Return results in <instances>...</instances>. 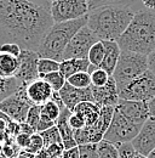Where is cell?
I'll return each instance as SVG.
<instances>
[{
  "label": "cell",
  "instance_id": "cell-39",
  "mask_svg": "<svg viewBox=\"0 0 155 158\" xmlns=\"http://www.w3.org/2000/svg\"><path fill=\"white\" fill-rule=\"evenodd\" d=\"M55 125H56V122H54L50 118H47V117L41 114L40 120L38 123V127H37V133H42V131H45V130H47V129H50V128H52Z\"/></svg>",
  "mask_w": 155,
  "mask_h": 158
},
{
  "label": "cell",
  "instance_id": "cell-19",
  "mask_svg": "<svg viewBox=\"0 0 155 158\" xmlns=\"http://www.w3.org/2000/svg\"><path fill=\"white\" fill-rule=\"evenodd\" d=\"M91 63L87 59H69L63 60L59 63V72L68 79L70 76L79 72H89Z\"/></svg>",
  "mask_w": 155,
  "mask_h": 158
},
{
  "label": "cell",
  "instance_id": "cell-3",
  "mask_svg": "<svg viewBox=\"0 0 155 158\" xmlns=\"http://www.w3.org/2000/svg\"><path fill=\"white\" fill-rule=\"evenodd\" d=\"M116 43L124 51L148 56L155 49V10L144 7L137 11Z\"/></svg>",
  "mask_w": 155,
  "mask_h": 158
},
{
  "label": "cell",
  "instance_id": "cell-2",
  "mask_svg": "<svg viewBox=\"0 0 155 158\" xmlns=\"http://www.w3.org/2000/svg\"><path fill=\"white\" fill-rule=\"evenodd\" d=\"M129 6H105L87 14V26L99 40L117 41L129 27L135 14Z\"/></svg>",
  "mask_w": 155,
  "mask_h": 158
},
{
  "label": "cell",
  "instance_id": "cell-47",
  "mask_svg": "<svg viewBox=\"0 0 155 158\" xmlns=\"http://www.w3.org/2000/svg\"><path fill=\"white\" fill-rule=\"evenodd\" d=\"M148 108H149L150 117H154L155 118V96L152 100L148 101Z\"/></svg>",
  "mask_w": 155,
  "mask_h": 158
},
{
  "label": "cell",
  "instance_id": "cell-42",
  "mask_svg": "<svg viewBox=\"0 0 155 158\" xmlns=\"http://www.w3.org/2000/svg\"><path fill=\"white\" fill-rule=\"evenodd\" d=\"M62 158H80L79 147L77 146V147H73V148H69V150H64Z\"/></svg>",
  "mask_w": 155,
  "mask_h": 158
},
{
  "label": "cell",
  "instance_id": "cell-13",
  "mask_svg": "<svg viewBox=\"0 0 155 158\" xmlns=\"http://www.w3.org/2000/svg\"><path fill=\"white\" fill-rule=\"evenodd\" d=\"M132 146L136 148V151L148 157L149 153L155 148V118L150 117L147 122L142 124V128L139 133L137 134L132 141Z\"/></svg>",
  "mask_w": 155,
  "mask_h": 158
},
{
  "label": "cell",
  "instance_id": "cell-36",
  "mask_svg": "<svg viewBox=\"0 0 155 158\" xmlns=\"http://www.w3.org/2000/svg\"><path fill=\"white\" fill-rule=\"evenodd\" d=\"M0 52L18 57L22 52V48L14 43H5V44H0Z\"/></svg>",
  "mask_w": 155,
  "mask_h": 158
},
{
  "label": "cell",
  "instance_id": "cell-38",
  "mask_svg": "<svg viewBox=\"0 0 155 158\" xmlns=\"http://www.w3.org/2000/svg\"><path fill=\"white\" fill-rule=\"evenodd\" d=\"M69 125L72 127L73 130H79V129L86 128V122H85V119L82 118L81 116L72 112V114L69 117Z\"/></svg>",
  "mask_w": 155,
  "mask_h": 158
},
{
  "label": "cell",
  "instance_id": "cell-52",
  "mask_svg": "<svg viewBox=\"0 0 155 158\" xmlns=\"http://www.w3.org/2000/svg\"><path fill=\"white\" fill-rule=\"evenodd\" d=\"M50 1H51V4H52V2H55V1H57V0H50Z\"/></svg>",
  "mask_w": 155,
  "mask_h": 158
},
{
  "label": "cell",
  "instance_id": "cell-54",
  "mask_svg": "<svg viewBox=\"0 0 155 158\" xmlns=\"http://www.w3.org/2000/svg\"><path fill=\"white\" fill-rule=\"evenodd\" d=\"M1 156H2V155H0V157H1Z\"/></svg>",
  "mask_w": 155,
  "mask_h": 158
},
{
  "label": "cell",
  "instance_id": "cell-11",
  "mask_svg": "<svg viewBox=\"0 0 155 158\" xmlns=\"http://www.w3.org/2000/svg\"><path fill=\"white\" fill-rule=\"evenodd\" d=\"M39 59L40 57H39L37 51L22 49V52L18 56L19 67L18 71H17V74H16V78L18 79L23 85H27L30 81L39 78Z\"/></svg>",
  "mask_w": 155,
  "mask_h": 158
},
{
  "label": "cell",
  "instance_id": "cell-50",
  "mask_svg": "<svg viewBox=\"0 0 155 158\" xmlns=\"http://www.w3.org/2000/svg\"><path fill=\"white\" fill-rule=\"evenodd\" d=\"M148 158H155V148L149 153V156H148Z\"/></svg>",
  "mask_w": 155,
  "mask_h": 158
},
{
  "label": "cell",
  "instance_id": "cell-29",
  "mask_svg": "<svg viewBox=\"0 0 155 158\" xmlns=\"http://www.w3.org/2000/svg\"><path fill=\"white\" fill-rule=\"evenodd\" d=\"M61 111H62V108L54 100H50V101H47L46 103H44L41 106V114L50 118L54 122H57L58 117L61 114Z\"/></svg>",
  "mask_w": 155,
  "mask_h": 158
},
{
  "label": "cell",
  "instance_id": "cell-49",
  "mask_svg": "<svg viewBox=\"0 0 155 158\" xmlns=\"http://www.w3.org/2000/svg\"><path fill=\"white\" fill-rule=\"evenodd\" d=\"M17 158H35V155H33V153H30V152H27L26 150H22V151L19 152V155Z\"/></svg>",
  "mask_w": 155,
  "mask_h": 158
},
{
  "label": "cell",
  "instance_id": "cell-32",
  "mask_svg": "<svg viewBox=\"0 0 155 158\" xmlns=\"http://www.w3.org/2000/svg\"><path fill=\"white\" fill-rule=\"evenodd\" d=\"M22 150L19 148L15 141V138H10L2 143V156L6 158H17Z\"/></svg>",
  "mask_w": 155,
  "mask_h": 158
},
{
  "label": "cell",
  "instance_id": "cell-37",
  "mask_svg": "<svg viewBox=\"0 0 155 158\" xmlns=\"http://www.w3.org/2000/svg\"><path fill=\"white\" fill-rule=\"evenodd\" d=\"M74 140H75V142H77L78 146L90 143V134H89L87 128L79 129V130H74Z\"/></svg>",
  "mask_w": 155,
  "mask_h": 158
},
{
  "label": "cell",
  "instance_id": "cell-43",
  "mask_svg": "<svg viewBox=\"0 0 155 158\" xmlns=\"http://www.w3.org/2000/svg\"><path fill=\"white\" fill-rule=\"evenodd\" d=\"M19 129H21V133H23V134H28V135H33L34 133H37L28 123H26V122H23V123H19Z\"/></svg>",
  "mask_w": 155,
  "mask_h": 158
},
{
  "label": "cell",
  "instance_id": "cell-1",
  "mask_svg": "<svg viewBox=\"0 0 155 158\" xmlns=\"http://www.w3.org/2000/svg\"><path fill=\"white\" fill-rule=\"evenodd\" d=\"M51 12L28 0H0V44L37 51L54 26Z\"/></svg>",
  "mask_w": 155,
  "mask_h": 158
},
{
  "label": "cell",
  "instance_id": "cell-22",
  "mask_svg": "<svg viewBox=\"0 0 155 158\" xmlns=\"http://www.w3.org/2000/svg\"><path fill=\"white\" fill-rule=\"evenodd\" d=\"M19 67L18 57L0 52V77L15 78Z\"/></svg>",
  "mask_w": 155,
  "mask_h": 158
},
{
  "label": "cell",
  "instance_id": "cell-30",
  "mask_svg": "<svg viewBox=\"0 0 155 158\" xmlns=\"http://www.w3.org/2000/svg\"><path fill=\"white\" fill-rule=\"evenodd\" d=\"M39 134H41L45 148L51 146V145H54V143H62V138H61V134H59L58 128L56 125L50 128V129H47V130H45V131H42V133H39Z\"/></svg>",
  "mask_w": 155,
  "mask_h": 158
},
{
  "label": "cell",
  "instance_id": "cell-26",
  "mask_svg": "<svg viewBox=\"0 0 155 158\" xmlns=\"http://www.w3.org/2000/svg\"><path fill=\"white\" fill-rule=\"evenodd\" d=\"M67 83L78 89H86L91 86V76L89 72H79L70 76L67 79Z\"/></svg>",
  "mask_w": 155,
  "mask_h": 158
},
{
  "label": "cell",
  "instance_id": "cell-45",
  "mask_svg": "<svg viewBox=\"0 0 155 158\" xmlns=\"http://www.w3.org/2000/svg\"><path fill=\"white\" fill-rule=\"evenodd\" d=\"M28 1H30L33 4H37L39 6L46 9L47 11H51V1L50 0H28Z\"/></svg>",
  "mask_w": 155,
  "mask_h": 158
},
{
  "label": "cell",
  "instance_id": "cell-41",
  "mask_svg": "<svg viewBox=\"0 0 155 158\" xmlns=\"http://www.w3.org/2000/svg\"><path fill=\"white\" fill-rule=\"evenodd\" d=\"M30 136L32 135H28V134H23V133H19L18 135L15 138V141L17 143L21 150H26L30 142Z\"/></svg>",
  "mask_w": 155,
  "mask_h": 158
},
{
  "label": "cell",
  "instance_id": "cell-35",
  "mask_svg": "<svg viewBox=\"0 0 155 158\" xmlns=\"http://www.w3.org/2000/svg\"><path fill=\"white\" fill-rule=\"evenodd\" d=\"M80 158H98L97 153V143H86L78 146Z\"/></svg>",
  "mask_w": 155,
  "mask_h": 158
},
{
  "label": "cell",
  "instance_id": "cell-18",
  "mask_svg": "<svg viewBox=\"0 0 155 158\" xmlns=\"http://www.w3.org/2000/svg\"><path fill=\"white\" fill-rule=\"evenodd\" d=\"M102 41L105 48V56L99 68L104 69L109 76H113L121 54V49L116 41H109V40H102Z\"/></svg>",
  "mask_w": 155,
  "mask_h": 158
},
{
  "label": "cell",
  "instance_id": "cell-17",
  "mask_svg": "<svg viewBox=\"0 0 155 158\" xmlns=\"http://www.w3.org/2000/svg\"><path fill=\"white\" fill-rule=\"evenodd\" d=\"M72 114V111H69L67 107L62 108L61 114L56 122V127L58 128V131L62 138V143L66 150L77 147V142L74 140V130L69 125V117Z\"/></svg>",
  "mask_w": 155,
  "mask_h": 158
},
{
  "label": "cell",
  "instance_id": "cell-9",
  "mask_svg": "<svg viewBox=\"0 0 155 158\" xmlns=\"http://www.w3.org/2000/svg\"><path fill=\"white\" fill-rule=\"evenodd\" d=\"M98 41V37L89 28V26H84L67 45L63 54V60L87 59L90 49Z\"/></svg>",
  "mask_w": 155,
  "mask_h": 158
},
{
  "label": "cell",
  "instance_id": "cell-14",
  "mask_svg": "<svg viewBox=\"0 0 155 158\" xmlns=\"http://www.w3.org/2000/svg\"><path fill=\"white\" fill-rule=\"evenodd\" d=\"M58 94L63 101L64 106L72 112L81 102H85V101L93 102V95H92L91 86L86 88V89H78V88L72 86L69 83H66V85L61 89V91H58Z\"/></svg>",
  "mask_w": 155,
  "mask_h": 158
},
{
  "label": "cell",
  "instance_id": "cell-31",
  "mask_svg": "<svg viewBox=\"0 0 155 158\" xmlns=\"http://www.w3.org/2000/svg\"><path fill=\"white\" fill-rule=\"evenodd\" d=\"M90 76H91V86H96V88L104 86L108 83V80L110 79V77H112L102 68H95L90 73Z\"/></svg>",
  "mask_w": 155,
  "mask_h": 158
},
{
  "label": "cell",
  "instance_id": "cell-28",
  "mask_svg": "<svg viewBox=\"0 0 155 158\" xmlns=\"http://www.w3.org/2000/svg\"><path fill=\"white\" fill-rule=\"evenodd\" d=\"M59 63L61 62H58L56 60L39 59V62H38L39 78L42 77V76H45V74H49V73L59 71Z\"/></svg>",
  "mask_w": 155,
  "mask_h": 158
},
{
  "label": "cell",
  "instance_id": "cell-15",
  "mask_svg": "<svg viewBox=\"0 0 155 158\" xmlns=\"http://www.w3.org/2000/svg\"><path fill=\"white\" fill-rule=\"evenodd\" d=\"M54 93L55 91L49 85V83H46L41 78L35 79L26 85V94L32 105L42 106L44 103L52 99Z\"/></svg>",
  "mask_w": 155,
  "mask_h": 158
},
{
  "label": "cell",
  "instance_id": "cell-8",
  "mask_svg": "<svg viewBox=\"0 0 155 158\" xmlns=\"http://www.w3.org/2000/svg\"><path fill=\"white\" fill-rule=\"evenodd\" d=\"M50 12L55 23L78 20L89 14L87 0H57L51 4Z\"/></svg>",
  "mask_w": 155,
  "mask_h": 158
},
{
  "label": "cell",
  "instance_id": "cell-5",
  "mask_svg": "<svg viewBox=\"0 0 155 158\" xmlns=\"http://www.w3.org/2000/svg\"><path fill=\"white\" fill-rule=\"evenodd\" d=\"M148 71V56L132 51L121 50L120 57L113 73L117 90H122L131 80Z\"/></svg>",
  "mask_w": 155,
  "mask_h": 158
},
{
  "label": "cell",
  "instance_id": "cell-20",
  "mask_svg": "<svg viewBox=\"0 0 155 158\" xmlns=\"http://www.w3.org/2000/svg\"><path fill=\"white\" fill-rule=\"evenodd\" d=\"M99 111H101V107L96 105L95 102L85 101V102H81L78 105L74 108L73 113H77L79 116H81L86 122V128H90V127L95 125L96 122L98 120Z\"/></svg>",
  "mask_w": 155,
  "mask_h": 158
},
{
  "label": "cell",
  "instance_id": "cell-24",
  "mask_svg": "<svg viewBox=\"0 0 155 158\" xmlns=\"http://www.w3.org/2000/svg\"><path fill=\"white\" fill-rule=\"evenodd\" d=\"M105 56V48L103 45V41L99 40L98 43H96L89 51V56H87V60L90 61V63L92 66H95L97 68L101 67L102 62H103V59Z\"/></svg>",
  "mask_w": 155,
  "mask_h": 158
},
{
  "label": "cell",
  "instance_id": "cell-23",
  "mask_svg": "<svg viewBox=\"0 0 155 158\" xmlns=\"http://www.w3.org/2000/svg\"><path fill=\"white\" fill-rule=\"evenodd\" d=\"M23 84L16 78H2L0 77V102L14 93H16Z\"/></svg>",
  "mask_w": 155,
  "mask_h": 158
},
{
  "label": "cell",
  "instance_id": "cell-10",
  "mask_svg": "<svg viewBox=\"0 0 155 158\" xmlns=\"http://www.w3.org/2000/svg\"><path fill=\"white\" fill-rule=\"evenodd\" d=\"M30 107L32 103L27 98L26 85H22L16 93H14L12 95L0 102V111L17 123L26 122Z\"/></svg>",
  "mask_w": 155,
  "mask_h": 158
},
{
  "label": "cell",
  "instance_id": "cell-25",
  "mask_svg": "<svg viewBox=\"0 0 155 158\" xmlns=\"http://www.w3.org/2000/svg\"><path fill=\"white\" fill-rule=\"evenodd\" d=\"M97 153L98 158H119V151L116 145L102 140L97 143Z\"/></svg>",
  "mask_w": 155,
  "mask_h": 158
},
{
  "label": "cell",
  "instance_id": "cell-27",
  "mask_svg": "<svg viewBox=\"0 0 155 158\" xmlns=\"http://www.w3.org/2000/svg\"><path fill=\"white\" fill-rule=\"evenodd\" d=\"M41 79H44L46 83H49V85L54 89V91H61V89L66 85L67 83V79L64 78V76L57 71V72H52V73H49V74H45L42 77H40Z\"/></svg>",
  "mask_w": 155,
  "mask_h": 158
},
{
  "label": "cell",
  "instance_id": "cell-7",
  "mask_svg": "<svg viewBox=\"0 0 155 158\" xmlns=\"http://www.w3.org/2000/svg\"><path fill=\"white\" fill-rule=\"evenodd\" d=\"M142 128V124H136L130 119L124 117L120 112L115 110L114 117L112 119V123L108 128V130L104 134L103 140L112 142L114 145L124 143V142H131L137 136Z\"/></svg>",
  "mask_w": 155,
  "mask_h": 158
},
{
  "label": "cell",
  "instance_id": "cell-4",
  "mask_svg": "<svg viewBox=\"0 0 155 158\" xmlns=\"http://www.w3.org/2000/svg\"><path fill=\"white\" fill-rule=\"evenodd\" d=\"M87 24V15L78 20L54 23L45 34L37 50L40 59H51L58 62L63 61V54L72 38Z\"/></svg>",
  "mask_w": 155,
  "mask_h": 158
},
{
  "label": "cell",
  "instance_id": "cell-53",
  "mask_svg": "<svg viewBox=\"0 0 155 158\" xmlns=\"http://www.w3.org/2000/svg\"><path fill=\"white\" fill-rule=\"evenodd\" d=\"M0 158H6V157H5V156H1V157H0Z\"/></svg>",
  "mask_w": 155,
  "mask_h": 158
},
{
  "label": "cell",
  "instance_id": "cell-48",
  "mask_svg": "<svg viewBox=\"0 0 155 158\" xmlns=\"http://www.w3.org/2000/svg\"><path fill=\"white\" fill-rule=\"evenodd\" d=\"M35 158H52V157L50 156V153H49V151L46 148H42L41 151H39L38 153L35 155Z\"/></svg>",
  "mask_w": 155,
  "mask_h": 158
},
{
  "label": "cell",
  "instance_id": "cell-40",
  "mask_svg": "<svg viewBox=\"0 0 155 158\" xmlns=\"http://www.w3.org/2000/svg\"><path fill=\"white\" fill-rule=\"evenodd\" d=\"M46 150L49 151L50 156L52 158H62L63 156V152H64V146L63 143H54L49 147H46Z\"/></svg>",
  "mask_w": 155,
  "mask_h": 158
},
{
  "label": "cell",
  "instance_id": "cell-34",
  "mask_svg": "<svg viewBox=\"0 0 155 158\" xmlns=\"http://www.w3.org/2000/svg\"><path fill=\"white\" fill-rule=\"evenodd\" d=\"M42 148H45V146H44V140L41 138V134L34 133L30 136V142H29L28 147L26 148V151L30 152L33 155H37L39 151H41Z\"/></svg>",
  "mask_w": 155,
  "mask_h": 158
},
{
  "label": "cell",
  "instance_id": "cell-51",
  "mask_svg": "<svg viewBox=\"0 0 155 158\" xmlns=\"http://www.w3.org/2000/svg\"><path fill=\"white\" fill-rule=\"evenodd\" d=\"M0 155H2V142L0 141Z\"/></svg>",
  "mask_w": 155,
  "mask_h": 158
},
{
  "label": "cell",
  "instance_id": "cell-16",
  "mask_svg": "<svg viewBox=\"0 0 155 158\" xmlns=\"http://www.w3.org/2000/svg\"><path fill=\"white\" fill-rule=\"evenodd\" d=\"M92 95H93V102L98 105L99 107L103 106H114L119 102V90L116 86V81L113 77L108 80V83L102 86V88H96L91 86Z\"/></svg>",
  "mask_w": 155,
  "mask_h": 158
},
{
  "label": "cell",
  "instance_id": "cell-46",
  "mask_svg": "<svg viewBox=\"0 0 155 158\" xmlns=\"http://www.w3.org/2000/svg\"><path fill=\"white\" fill-rule=\"evenodd\" d=\"M143 6L148 10H155V0H141Z\"/></svg>",
  "mask_w": 155,
  "mask_h": 158
},
{
  "label": "cell",
  "instance_id": "cell-21",
  "mask_svg": "<svg viewBox=\"0 0 155 158\" xmlns=\"http://www.w3.org/2000/svg\"><path fill=\"white\" fill-rule=\"evenodd\" d=\"M87 6L89 12L105 6H129L135 9L136 11L144 9L141 0H87Z\"/></svg>",
  "mask_w": 155,
  "mask_h": 158
},
{
  "label": "cell",
  "instance_id": "cell-6",
  "mask_svg": "<svg viewBox=\"0 0 155 158\" xmlns=\"http://www.w3.org/2000/svg\"><path fill=\"white\" fill-rule=\"evenodd\" d=\"M155 96V74L149 69L142 76L131 80L122 90L119 91V98L122 100L145 101L148 102Z\"/></svg>",
  "mask_w": 155,
  "mask_h": 158
},
{
  "label": "cell",
  "instance_id": "cell-44",
  "mask_svg": "<svg viewBox=\"0 0 155 158\" xmlns=\"http://www.w3.org/2000/svg\"><path fill=\"white\" fill-rule=\"evenodd\" d=\"M148 69L155 74V49L148 55Z\"/></svg>",
  "mask_w": 155,
  "mask_h": 158
},
{
  "label": "cell",
  "instance_id": "cell-33",
  "mask_svg": "<svg viewBox=\"0 0 155 158\" xmlns=\"http://www.w3.org/2000/svg\"><path fill=\"white\" fill-rule=\"evenodd\" d=\"M40 117H41V106L32 105V107L28 111V114H27V118H26V123H28L37 131V127H38Z\"/></svg>",
  "mask_w": 155,
  "mask_h": 158
},
{
  "label": "cell",
  "instance_id": "cell-12",
  "mask_svg": "<svg viewBox=\"0 0 155 158\" xmlns=\"http://www.w3.org/2000/svg\"><path fill=\"white\" fill-rule=\"evenodd\" d=\"M115 110L124 117L130 119L136 124H143L150 118L148 102L145 101H132V100L120 99L116 103Z\"/></svg>",
  "mask_w": 155,
  "mask_h": 158
}]
</instances>
